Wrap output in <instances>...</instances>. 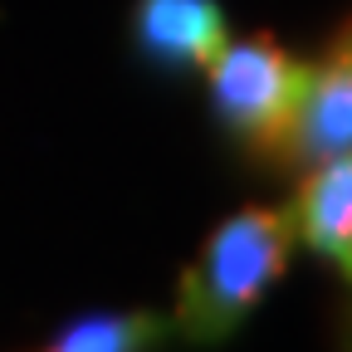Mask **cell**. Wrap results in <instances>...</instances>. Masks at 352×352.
Wrapping results in <instances>:
<instances>
[{
  "label": "cell",
  "mask_w": 352,
  "mask_h": 352,
  "mask_svg": "<svg viewBox=\"0 0 352 352\" xmlns=\"http://www.w3.org/2000/svg\"><path fill=\"white\" fill-rule=\"evenodd\" d=\"M298 230H294V206H240L206 235L196 259L176 279L171 298V333L196 347H215L235 338V328L264 303L289 259H294Z\"/></svg>",
  "instance_id": "1"
},
{
  "label": "cell",
  "mask_w": 352,
  "mask_h": 352,
  "mask_svg": "<svg viewBox=\"0 0 352 352\" xmlns=\"http://www.w3.org/2000/svg\"><path fill=\"white\" fill-rule=\"evenodd\" d=\"M171 333L166 314L132 308V314H83L64 323L44 347L34 352H152Z\"/></svg>",
  "instance_id": "6"
},
{
  "label": "cell",
  "mask_w": 352,
  "mask_h": 352,
  "mask_svg": "<svg viewBox=\"0 0 352 352\" xmlns=\"http://www.w3.org/2000/svg\"><path fill=\"white\" fill-rule=\"evenodd\" d=\"M206 78H210V113L230 132V142L250 162L289 166L308 64L270 34H245L226 39V50L206 64Z\"/></svg>",
  "instance_id": "2"
},
{
  "label": "cell",
  "mask_w": 352,
  "mask_h": 352,
  "mask_svg": "<svg viewBox=\"0 0 352 352\" xmlns=\"http://www.w3.org/2000/svg\"><path fill=\"white\" fill-rule=\"evenodd\" d=\"M333 152H352V15L328 39L323 59L308 64V88H303L289 166L303 171Z\"/></svg>",
  "instance_id": "3"
},
{
  "label": "cell",
  "mask_w": 352,
  "mask_h": 352,
  "mask_svg": "<svg viewBox=\"0 0 352 352\" xmlns=\"http://www.w3.org/2000/svg\"><path fill=\"white\" fill-rule=\"evenodd\" d=\"M352 294V289H347ZM338 352H352V298L342 303V318H338Z\"/></svg>",
  "instance_id": "7"
},
{
  "label": "cell",
  "mask_w": 352,
  "mask_h": 352,
  "mask_svg": "<svg viewBox=\"0 0 352 352\" xmlns=\"http://www.w3.org/2000/svg\"><path fill=\"white\" fill-rule=\"evenodd\" d=\"M230 39L220 0H138L132 44L162 69H206Z\"/></svg>",
  "instance_id": "4"
},
{
  "label": "cell",
  "mask_w": 352,
  "mask_h": 352,
  "mask_svg": "<svg viewBox=\"0 0 352 352\" xmlns=\"http://www.w3.org/2000/svg\"><path fill=\"white\" fill-rule=\"evenodd\" d=\"M294 206V230L323 264L342 274L352 289V152H333L303 166Z\"/></svg>",
  "instance_id": "5"
}]
</instances>
